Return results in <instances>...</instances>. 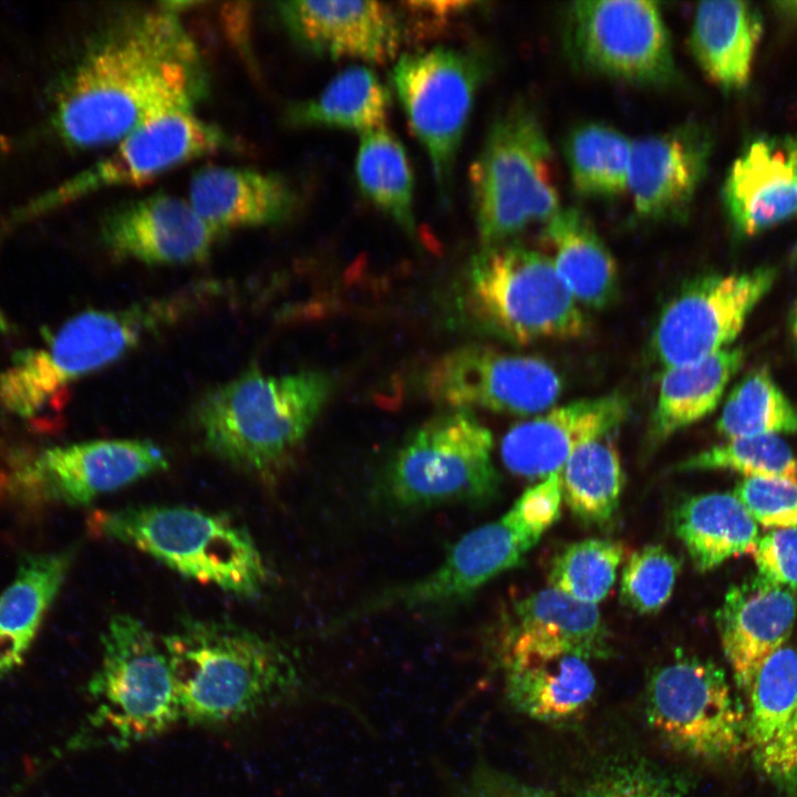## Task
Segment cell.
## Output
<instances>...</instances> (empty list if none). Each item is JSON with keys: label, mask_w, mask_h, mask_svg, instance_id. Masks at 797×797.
Masks as SVG:
<instances>
[{"label": "cell", "mask_w": 797, "mask_h": 797, "mask_svg": "<svg viewBox=\"0 0 797 797\" xmlns=\"http://www.w3.org/2000/svg\"><path fill=\"white\" fill-rule=\"evenodd\" d=\"M208 90L201 51L161 2L92 35L60 81L49 127L71 148L110 146L152 120L195 112Z\"/></svg>", "instance_id": "obj_1"}, {"label": "cell", "mask_w": 797, "mask_h": 797, "mask_svg": "<svg viewBox=\"0 0 797 797\" xmlns=\"http://www.w3.org/2000/svg\"><path fill=\"white\" fill-rule=\"evenodd\" d=\"M161 639L187 725L241 721L283 700L299 682L281 646L231 621L185 619Z\"/></svg>", "instance_id": "obj_2"}, {"label": "cell", "mask_w": 797, "mask_h": 797, "mask_svg": "<svg viewBox=\"0 0 797 797\" xmlns=\"http://www.w3.org/2000/svg\"><path fill=\"white\" fill-rule=\"evenodd\" d=\"M331 391V379L319 371L270 375L249 370L207 392L194 421L214 455L270 476L299 448Z\"/></svg>", "instance_id": "obj_3"}, {"label": "cell", "mask_w": 797, "mask_h": 797, "mask_svg": "<svg viewBox=\"0 0 797 797\" xmlns=\"http://www.w3.org/2000/svg\"><path fill=\"white\" fill-rule=\"evenodd\" d=\"M100 535L132 546L177 573L258 597L268 570L250 534L231 518L183 506L139 505L96 515Z\"/></svg>", "instance_id": "obj_4"}, {"label": "cell", "mask_w": 797, "mask_h": 797, "mask_svg": "<svg viewBox=\"0 0 797 797\" xmlns=\"http://www.w3.org/2000/svg\"><path fill=\"white\" fill-rule=\"evenodd\" d=\"M553 159L540 116L529 103L514 102L495 117L469 169L483 246L510 241L561 209Z\"/></svg>", "instance_id": "obj_5"}, {"label": "cell", "mask_w": 797, "mask_h": 797, "mask_svg": "<svg viewBox=\"0 0 797 797\" xmlns=\"http://www.w3.org/2000/svg\"><path fill=\"white\" fill-rule=\"evenodd\" d=\"M463 299L479 328L513 343L575 339L587 329L551 258L511 241L483 246L470 258Z\"/></svg>", "instance_id": "obj_6"}, {"label": "cell", "mask_w": 797, "mask_h": 797, "mask_svg": "<svg viewBox=\"0 0 797 797\" xmlns=\"http://www.w3.org/2000/svg\"><path fill=\"white\" fill-rule=\"evenodd\" d=\"M89 692L94 702L90 726L101 743L114 748L154 739L182 722L162 639L130 614L110 620Z\"/></svg>", "instance_id": "obj_7"}, {"label": "cell", "mask_w": 797, "mask_h": 797, "mask_svg": "<svg viewBox=\"0 0 797 797\" xmlns=\"http://www.w3.org/2000/svg\"><path fill=\"white\" fill-rule=\"evenodd\" d=\"M493 443L470 411L449 408L406 437L387 468L386 493L403 508L486 501L499 486Z\"/></svg>", "instance_id": "obj_8"}, {"label": "cell", "mask_w": 797, "mask_h": 797, "mask_svg": "<svg viewBox=\"0 0 797 797\" xmlns=\"http://www.w3.org/2000/svg\"><path fill=\"white\" fill-rule=\"evenodd\" d=\"M490 62L474 50L438 45L397 58L390 82L447 199L460 145Z\"/></svg>", "instance_id": "obj_9"}, {"label": "cell", "mask_w": 797, "mask_h": 797, "mask_svg": "<svg viewBox=\"0 0 797 797\" xmlns=\"http://www.w3.org/2000/svg\"><path fill=\"white\" fill-rule=\"evenodd\" d=\"M562 37L570 61L591 74L641 86H666L679 77L671 34L654 1L570 2Z\"/></svg>", "instance_id": "obj_10"}, {"label": "cell", "mask_w": 797, "mask_h": 797, "mask_svg": "<svg viewBox=\"0 0 797 797\" xmlns=\"http://www.w3.org/2000/svg\"><path fill=\"white\" fill-rule=\"evenodd\" d=\"M646 714L653 728L692 757L733 760L748 751L747 711L722 667L679 656L651 676Z\"/></svg>", "instance_id": "obj_11"}, {"label": "cell", "mask_w": 797, "mask_h": 797, "mask_svg": "<svg viewBox=\"0 0 797 797\" xmlns=\"http://www.w3.org/2000/svg\"><path fill=\"white\" fill-rule=\"evenodd\" d=\"M113 146L94 165L22 208L18 218L48 211L101 189L149 182L195 158L237 148V141L195 112H175L141 125Z\"/></svg>", "instance_id": "obj_12"}, {"label": "cell", "mask_w": 797, "mask_h": 797, "mask_svg": "<svg viewBox=\"0 0 797 797\" xmlns=\"http://www.w3.org/2000/svg\"><path fill=\"white\" fill-rule=\"evenodd\" d=\"M775 279L774 268L762 267L741 273L705 275L686 283L656 322L652 349L658 361L667 369L728 348Z\"/></svg>", "instance_id": "obj_13"}, {"label": "cell", "mask_w": 797, "mask_h": 797, "mask_svg": "<svg viewBox=\"0 0 797 797\" xmlns=\"http://www.w3.org/2000/svg\"><path fill=\"white\" fill-rule=\"evenodd\" d=\"M541 536L509 508L498 519L463 535L429 573L372 596L338 622L344 624L377 611L434 608L456 602L519 565Z\"/></svg>", "instance_id": "obj_14"}, {"label": "cell", "mask_w": 797, "mask_h": 797, "mask_svg": "<svg viewBox=\"0 0 797 797\" xmlns=\"http://www.w3.org/2000/svg\"><path fill=\"white\" fill-rule=\"evenodd\" d=\"M425 389L434 402L452 410L530 415L556 403L562 381L540 358L465 345L436 359Z\"/></svg>", "instance_id": "obj_15"}, {"label": "cell", "mask_w": 797, "mask_h": 797, "mask_svg": "<svg viewBox=\"0 0 797 797\" xmlns=\"http://www.w3.org/2000/svg\"><path fill=\"white\" fill-rule=\"evenodd\" d=\"M167 467L166 453L151 441L96 439L44 449L17 480L42 499L83 506Z\"/></svg>", "instance_id": "obj_16"}, {"label": "cell", "mask_w": 797, "mask_h": 797, "mask_svg": "<svg viewBox=\"0 0 797 797\" xmlns=\"http://www.w3.org/2000/svg\"><path fill=\"white\" fill-rule=\"evenodd\" d=\"M187 199L155 193L108 210L101 241L114 258L146 265H188L207 259L222 237Z\"/></svg>", "instance_id": "obj_17"}, {"label": "cell", "mask_w": 797, "mask_h": 797, "mask_svg": "<svg viewBox=\"0 0 797 797\" xmlns=\"http://www.w3.org/2000/svg\"><path fill=\"white\" fill-rule=\"evenodd\" d=\"M713 136L687 121L632 139L628 193L634 214L648 221L683 219L706 176Z\"/></svg>", "instance_id": "obj_18"}, {"label": "cell", "mask_w": 797, "mask_h": 797, "mask_svg": "<svg viewBox=\"0 0 797 797\" xmlns=\"http://www.w3.org/2000/svg\"><path fill=\"white\" fill-rule=\"evenodd\" d=\"M276 13L297 44L329 59L383 64L403 41L397 13L379 1H281Z\"/></svg>", "instance_id": "obj_19"}, {"label": "cell", "mask_w": 797, "mask_h": 797, "mask_svg": "<svg viewBox=\"0 0 797 797\" xmlns=\"http://www.w3.org/2000/svg\"><path fill=\"white\" fill-rule=\"evenodd\" d=\"M722 200L742 237H753L797 215V133L751 139L727 170Z\"/></svg>", "instance_id": "obj_20"}, {"label": "cell", "mask_w": 797, "mask_h": 797, "mask_svg": "<svg viewBox=\"0 0 797 797\" xmlns=\"http://www.w3.org/2000/svg\"><path fill=\"white\" fill-rule=\"evenodd\" d=\"M620 394L573 401L511 427L501 439L500 456L513 474L545 479L562 469L581 445L608 436L628 416Z\"/></svg>", "instance_id": "obj_21"}, {"label": "cell", "mask_w": 797, "mask_h": 797, "mask_svg": "<svg viewBox=\"0 0 797 797\" xmlns=\"http://www.w3.org/2000/svg\"><path fill=\"white\" fill-rule=\"evenodd\" d=\"M796 619L797 592L759 573L726 591L715 622L735 683L746 695L764 661L789 639Z\"/></svg>", "instance_id": "obj_22"}, {"label": "cell", "mask_w": 797, "mask_h": 797, "mask_svg": "<svg viewBox=\"0 0 797 797\" xmlns=\"http://www.w3.org/2000/svg\"><path fill=\"white\" fill-rule=\"evenodd\" d=\"M747 745L776 787L797 788V646L785 644L758 669L747 693Z\"/></svg>", "instance_id": "obj_23"}, {"label": "cell", "mask_w": 797, "mask_h": 797, "mask_svg": "<svg viewBox=\"0 0 797 797\" xmlns=\"http://www.w3.org/2000/svg\"><path fill=\"white\" fill-rule=\"evenodd\" d=\"M187 200L203 220L221 234L282 222L298 204L292 186L276 173L216 165L192 175Z\"/></svg>", "instance_id": "obj_24"}, {"label": "cell", "mask_w": 797, "mask_h": 797, "mask_svg": "<svg viewBox=\"0 0 797 797\" xmlns=\"http://www.w3.org/2000/svg\"><path fill=\"white\" fill-rule=\"evenodd\" d=\"M588 661L563 651L505 652L507 695L531 718L567 721L583 711L596 693L597 680Z\"/></svg>", "instance_id": "obj_25"}, {"label": "cell", "mask_w": 797, "mask_h": 797, "mask_svg": "<svg viewBox=\"0 0 797 797\" xmlns=\"http://www.w3.org/2000/svg\"><path fill=\"white\" fill-rule=\"evenodd\" d=\"M609 631L597 604L557 589L534 592L514 605L506 651H563L587 660L610 654Z\"/></svg>", "instance_id": "obj_26"}, {"label": "cell", "mask_w": 797, "mask_h": 797, "mask_svg": "<svg viewBox=\"0 0 797 797\" xmlns=\"http://www.w3.org/2000/svg\"><path fill=\"white\" fill-rule=\"evenodd\" d=\"M762 33V15L753 3L703 1L694 12L689 45L708 80L734 92L749 82Z\"/></svg>", "instance_id": "obj_27"}, {"label": "cell", "mask_w": 797, "mask_h": 797, "mask_svg": "<svg viewBox=\"0 0 797 797\" xmlns=\"http://www.w3.org/2000/svg\"><path fill=\"white\" fill-rule=\"evenodd\" d=\"M74 558L73 549L23 557L0 593V675L23 662Z\"/></svg>", "instance_id": "obj_28"}, {"label": "cell", "mask_w": 797, "mask_h": 797, "mask_svg": "<svg viewBox=\"0 0 797 797\" xmlns=\"http://www.w3.org/2000/svg\"><path fill=\"white\" fill-rule=\"evenodd\" d=\"M553 266L579 304L607 306L618 287V266L591 219L579 208L557 211L542 227Z\"/></svg>", "instance_id": "obj_29"}, {"label": "cell", "mask_w": 797, "mask_h": 797, "mask_svg": "<svg viewBox=\"0 0 797 797\" xmlns=\"http://www.w3.org/2000/svg\"><path fill=\"white\" fill-rule=\"evenodd\" d=\"M673 527L700 572L731 558L752 555L758 541L756 521L731 493H706L684 499L674 510Z\"/></svg>", "instance_id": "obj_30"}, {"label": "cell", "mask_w": 797, "mask_h": 797, "mask_svg": "<svg viewBox=\"0 0 797 797\" xmlns=\"http://www.w3.org/2000/svg\"><path fill=\"white\" fill-rule=\"evenodd\" d=\"M744 359L742 348H726L703 360L664 369L649 437L661 443L712 413Z\"/></svg>", "instance_id": "obj_31"}, {"label": "cell", "mask_w": 797, "mask_h": 797, "mask_svg": "<svg viewBox=\"0 0 797 797\" xmlns=\"http://www.w3.org/2000/svg\"><path fill=\"white\" fill-rule=\"evenodd\" d=\"M390 87L366 65L342 70L315 96L292 104L286 117L299 127H333L363 134L385 126Z\"/></svg>", "instance_id": "obj_32"}, {"label": "cell", "mask_w": 797, "mask_h": 797, "mask_svg": "<svg viewBox=\"0 0 797 797\" xmlns=\"http://www.w3.org/2000/svg\"><path fill=\"white\" fill-rule=\"evenodd\" d=\"M355 179L361 193L407 234L416 230L414 175L406 149L386 126L360 135Z\"/></svg>", "instance_id": "obj_33"}, {"label": "cell", "mask_w": 797, "mask_h": 797, "mask_svg": "<svg viewBox=\"0 0 797 797\" xmlns=\"http://www.w3.org/2000/svg\"><path fill=\"white\" fill-rule=\"evenodd\" d=\"M632 139L602 122L573 126L562 151L575 192L587 198L610 199L628 193Z\"/></svg>", "instance_id": "obj_34"}, {"label": "cell", "mask_w": 797, "mask_h": 797, "mask_svg": "<svg viewBox=\"0 0 797 797\" xmlns=\"http://www.w3.org/2000/svg\"><path fill=\"white\" fill-rule=\"evenodd\" d=\"M562 498L581 521L605 525L614 516L623 488V469L608 436L578 447L560 470Z\"/></svg>", "instance_id": "obj_35"}, {"label": "cell", "mask_w": 797, "mask_h": 797, "mask_svg": "<svg viewBox=\"0 0 797 797\" xmlns=\"http://www.w3.org/2000/svg\"><path fill=\"white\" fill-rule=\"evenodd\" d=\"M727 439L760 435L797 434V407L760 368L733 389L717 421Z\"/></svg>", "instance_id": "obj_36"}, {"label": "cell", "mask_w": 797, "mask_h": 797, "mask_svg": "<svg viewBox=\"0 0 797 797\" xmlns=\"http://www.w3.org/2000/svg\"><path fill=\"white\" fill-rule=\"evenodd\" d=\"M624 552L621 542L610 539L572 542L553 559L550 587L579 601L597 604L614 584Z\"/></svg>", "instance_id": "obj_37"}, {"label": "cell", "mask_w": 797, "mask_h": 797, "mask_svg": "<svg viewBox=\"0 0 797 797\" xmlns=\"http://www.w3.org/2000/svg\"><path fill=\"white\" fill-rule=\"evenodd\" d=\"M676 470L727 469L745 477L780 478L797 483V456L777 435L727 439L690 456Z\"/></svg>", "instance_id": "obj_38"}, {"label": "cell", "mask_w": 797, "mask_h": 797, "mask_svg": "<svg viewBox=\"0 0 797 797\" xmlns=\"http://www.w3.org/2000/svg\"><path fill=\"white\" fill-rule=\"evenodd\" d=\"M681 562L661 545H649L632 553L621 577L622 602L641 614L659 612L670 600Z\"/></svg>", "instance_id": "obj_39"}, {"label": "cell", "mask_w": 797, "mask_h": 797, "mask_svg": "<svg viewBox=\"0 0 797 797\" xmlns=\"http://www.w3.org/2000/svg\"><path fill=\"white\" fill-rule=\"evenodd\" d=\"M734 495L754 520L766 528H797V483L780 478L745 477Z\"/></svg>", "instance_id": "obj_40"}, {"label": "cell", "mask_w": 797, "mask_h": 797, "mask_svg": "<svg viewBox=\"0 0 797 797\" xmlns=\"http://www.w3.org/2000/svg\"><path fill=\"white\" fill-rule=\"evenodd\" d=\"M760 576L797 590V528L773 529L758 538L752 552Z\"/></svg>", "instance_id": "obj_41"}, {"label": "cell", "mask_w": 797, "mask_h": 797, "mask_svg": "<svg viewBox=\"0 0 797 797\" xmlns=\"http://www.w3.org/2000/svg\"><path fill=\"white\" fill-rule=\"evenodd\" d=\"M587 797H686L664 783L639 773H620L594 785Z\"/></svg>", "instance_id": "obj_42"}, {"label": "cell", "mask_w": 797, "mask_h": 797, "mask_svg": "<svg viewBox=\"0 0 797 797\" xmlns=\"http://www.w3.org/2000/svg\"><path fill=\"white\" fill-rule=\"evenodd\" d=\"M774 10L787 20L797 23V0L777 1L773 3Z\"/></svg>", "instance_id": "obj_43"}, {"label": "cell", "mask_w": 797, "mask_h": 797, "mask_svg": "<svg viewBox=\"0 0 797 797\" xmlns=\"http://www.w3.org/2000/svg\"><path fill=\"white\" fill-rule=\"evenodd\" d=\"M790 328L791 333L795 340L797 341V302L793 309L791 317H790Z\"/></svg>", "instance_id": "obj_44"}, {"label": "cell", "mask_w": 797, "mask_h": 797, "mask_svg": "<svg viewBox=\"0 0 797 797\" xmlns=\"http://www.w3.org/2000/svg\"><path fill=\"white\" fill-rule=\"evenodd\" d=\"M791 259L794 262H797V244L795 245V247L791 251Z\"/></svg>", "instance_id": "obj_45"}]
</instances>
